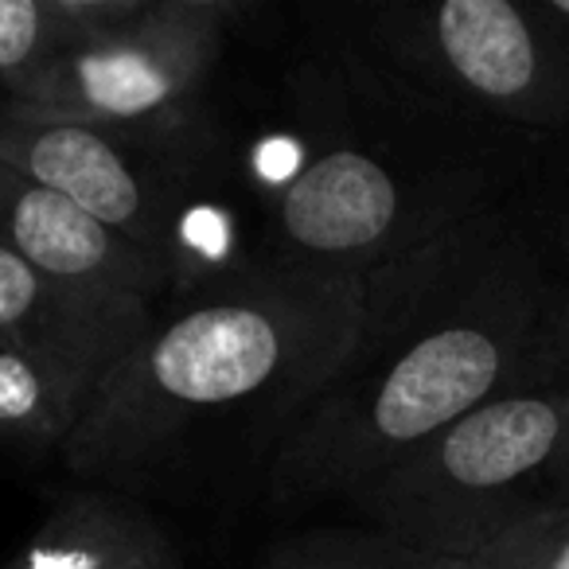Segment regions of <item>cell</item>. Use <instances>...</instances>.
I'll return each instance as SVG.
<instances>
[{
    "instance_id": "cell-1",
    "label": "cell",
    "mask_w": 569,
    "mask_h": 569,
    "mask_svg": "<svg viewBox=\"0 0 569 569\" xmlns=\"http://www.w3.org/2000/svg\"><path fill=\"white\" fill-rule=\"evenodd\" d=\"M480 230L387 277L284 258L214 281L172 317H152L94 390L59 460L106 488L149 476L191 429L227 413L266 410L289 426L402 325Z\"/></svg>"
},
{
    "instance_id": "cell-2",
    "label": "cell",
    "mask_w": 569,
    "mask_h": 569,
    "mask_svg": "<svg viewBox=\"0 0 569 569\" xmlns=\"http://www.w3.org/2000/svg\"><path fill=\"white\" fill-rule=\"evenodd\" d=\"M553 281V238L507 207L363 363L284 426L266 468L269 499H351L413 445L491 398L538 387Z\"/></svg>"
},
{
    "instance_id": "cell-3",
    "label": "cell",
    "mask_w": 569,
    "mask_h": 569,
    "mask_svg": "<svg viewBox=\"0 0 569 569\" xmlns=\"http://www.w3.org/2000/svg\"><path fill=\"white\" fill-rule=\"evenodd\" d=\"M351 503L382 535L460 561L522 522L569 511V390L491 398L402 452Z\"/></svg>"
},
{
    "instance_id": "cell-4",
    "label": "cell",
    "mask_w": 569,
    "mask_h": 569,
    "mask_svg": "<svg viewBox=\"0 0 569 569\" xmlns=\"http://www.w3.org/2000/svg\"><path fill=\"white\" fill-rule=\"evenodd\" d=\"M230 17L227 0H160L129 32L51 59L4 98L141 137L172 133L219 59Z\"/></svg>"
},
{
    "instance_id": "cell-5",
    "label": "cell",
    "mask_w": 569,
    "mask_h": 569,
    "mask_svg": "<svg viewBox=\"0 0 569 569\" xmlns=\"http://www.w3.org/2000/svg\"><path fill=\"white\" fill-rule=\"evenodd\" d=\"M418 51L488 118L522 133H569V48L535 0H445L421 12Z\"/></svg>"
},
{
    "instance_id": "cell-6",
    "label": "cell",
    "mask_w": 569,
    "mask_h": 569,
    "mask_svg": "<svg viewBox=\"0 0 569 569\" xmlns=\"http://www.w3.org/2000/svg\"><path fill=\"white\" fill-rule=\"evenodd\" d=\"M157 137L126 133L0 94V160L71 199L102 227L172 261V188L152 164Z\"/></svg>"
},
{
    "instance_id": "cell-7",
    "label": "cell",
    "mask_w": 569,
    "mask_h": 569,
    "mask_svg": "<svg viewBox=\"0 0 569 569\" xmlns=\"http://www.w3.org/2000/svg\"><path fill=\"white\" fill-rule=\"evenodd\" d=\"M0 250L17 253L56 281L157 312L172 281V261L90 219L59 191L0 160Z\"/></svg>"
},
{
    "instance_id": "cell-8",
    "label": "cell",
    "mask_w": 569,
    "mask_h": 569,
    "mask_svg": "<svg viewBox=\"0 0 569 569\" xmlns=\"http://www.w3.org/2000/svg\"><path fill=\"white\" fill-rule=\"evenodd\" d=\"M152 317V309L56 281L17 253L0 250V336L43 356L79 363L106 379Z\"/></svg>"
},
{
    "instance_id": "cell-9",
    "label": "cell",
    "mask_w": 569,
    "mask_h": 569,
    "mask_svg": "<svg viewBox=\"0 0 569 569\" xmlns=\"http://www.w3.org/2000/svg\"><path fill=\"white\" fill-rule=\"evenodd\" d=\"M0 569H183L172 530L118 488L59 491Z\"/></svg>"
},
{
    "instance_id": "cell-10",
    "label": "cell",
    "mask_w": 569,
    "mask_h": 569,
    "mask_svg": "<svg viewBox=\"0 0 569 569\" xmlns=\"http://www.w3.org/2000/svg\"><path fill=\"white\" fill-rule=\"evenodd\" d=\"M98 387L102 375L0 336V437L63 449Z\"/></svg>"
},
{
    "instance_id": "cell-11",
    "label": "cell",
    "mask_w": 569,
    "mask_h": 569,
    "mask_svg": "<svg viewBox=\"0 0 569 569\" xmlns=\"http://www.w3.org/2000/svg\"><path fill=\"white\" fill-rule=\"evenodd\" d=\"M261 569H468L460 558L406 546L382 530L317 527L277 538Z\"/></svg>"
},
{
    "instance_id": "cell-12",
    "label": "cell",
    "mask_w": 569,
    "mask_h": 569,
    "mask_svg": "<svg viewBox=\"0 0 569 569\" xmlns=\"http://www.w3.org/2000/svg\"><path fill=\"white\" fill-rule=\"evenodd\" d=\"M74 48L79 43L56 0H0V94H12Z\"/></svg>"
},
{
    "instance_id": "cell-13",
    "label": "cell",
    "mask_w": 569,
    "mask_h": 569,
    "mask_svg": "<svg viewBox=\"0 0 569 569\" xmlns=\"http://www.w3.org/2000/svg\"><path fill=\"white\" fill-rule=\"evenodd\" d=\"M468 569H569V511L542 515L499 535L465 561Z\"/></svg>"
},
{
    "instance_id": "cell-14",
    "label": "cell",
    "mask_w": 569,
    "mask_h": 569,
    "mask_svg": "<svg viewBox=\"0 0 569 569\" xmlns=\"http://www.w3.org/2000/svg\"><path fill=\"white\" fill-rule=\"evenodd\" d=\"M538 387L569 390V277L558 266L550 309L542 325V348H538Z\"/></svg>"
},
{
    "instance_id": "cell-15",
    "label": "cell",
    "mask_w": 569,
    "mask_h": 569,
    "mask_svg": "<svg viewBox=\"0 0 569 569\" xmlns=\"http://www.w3.org/2000/svg\"><path fill=\"white\" fill-rule=\"evenodd\" d=\"M550 238H553V253H558L561 273L569 277V188H566V196H561L558 214H553V222H550Z\"/></svg>"
},
{
    "instance_id": "cell-16",
    "label": "cell",
    "mask_w": 569,
    "mask_h": 569,
    "mask_svg": "<svg viewBox=\"0 0 569 569\" xmlns=\"http://www.w3.org/2000/svg\"><path fill=\"white\" fill-rule=\"evenodd\" d=\"M535 9L550 24V32L569 48V0H535Z\"/></svg>"
}]
</instances>
